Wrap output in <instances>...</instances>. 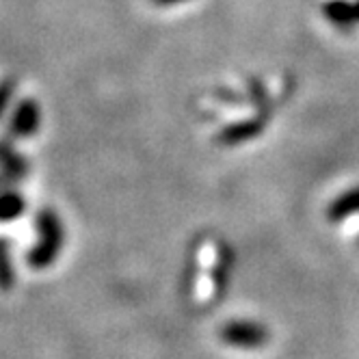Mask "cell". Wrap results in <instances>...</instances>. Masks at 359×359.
<instances>
[{
	"label": "cell",
	"mask_w": 359,
	"mask_h": 359,
	"mask_svg": "<svg viewBox=\"0 0 359 359\" xmlns=\"http://www.w3.org/2000/svg\"><path fill=\"white\" fill-rule=\"evenodd\" d=\"M65 225L53 208H41L35 217V243L27 255V262L35 271L50 269L63 251Z\"/></svg>",
	"instance_id": "obj_1"
},
{
	"label": "cell",
	"mask_w": 359,
	"mask_h": 359,
	"mask_svg": "<svg viewBox=\"0 0 359 359\" xmlns=\"http://www.w3.org/2000/svg\"><path fill=\"white\" fill-rule=\"evenodd\" d=\"M221 340L234 348H260L269 342V331L255 320H229L221 329Z\"/></svg>",
	"instance_id": "obj_2"
},
{
	"label": "cell",
	"mask_w": 359,
	"mask_h": 359,
	"mask_svg": "<svg viewBox=\"0 0 359 359\" xmlns=\"http://www.w3.org/2000/svg\"><path fill=\"white\" fill-rule=\"evenodd\" d=\"M41 126V109L33 97H24L13 107L9 119V133L15 139H31L39 133Z\"/></svg>",
	"instance_id": "obj_3"
},
{
	"label": "cell",
	"mask_w": 359,
	"mask_h": 359,
	"mask_svg": "<svg viewBox=\"0 0 359 359\" xmlns=\"http://www.w3.org/2000/svg\"><path fill=\"white\" fill-rule=\"evenodd\" d=\"M323 15L338 31H351L359 27V15L355 3H351V0H327V3H323Z\"/></svg>",
	"instance_id": "obj_4"
},
{
	"label": "cell",
	"mask_w": 359,
	"mask_h": 359,
	"mask_svg": "<svg viewBox=\"0 0 359 359\" xmlns=\"http://www.w3.org/2000/svg\"><path fill=\"white\" fill-rule=\"evenodd\" d=\"M355 215H359V187H353V189L340 193L327 208V217L331 223H340Z\"/></svg>",
	"instance_id": "obj_5"
},
{
	"label": "cell",
	"mask_w": 359,
	"mask_h": 359,
	"mask_svg": "<svg viewBox=\"0 0 359 359\" xmlns=\"http://www.w3.org/2000/svg\"><path fill=\"white\" fill-rule=\"evenodd\" d=\"M262 130H264L262 121L247 119V121H238V123L227 126L225 130L219 135V141L223 145H241V143H247L255 137H260Z\"/></svg>",
	"instance_id": "obj_6"
},
{
	"label": "cell",
	"mask_w": 359,
	"mask_h": 359,
	"mask_svg": "<svg viewBox=\"0 0 359 359\" xmlns=\"http://www.w3.org/2000/svg\"><path fill=\"white\" fill-rule=\"evenodd\" d=\"M24 210H27V199L22 197V193L13 189L0 191V223H13L18 221Z\"/></svg>",
	"instance_id": "obj_7"
},
{
	"label": "cell",
	"mask_w": 359,
	"mask_h": 359,
	"mask_svg": "<svg viewBox=\"0 0 359 359\" xmlns=\"http://www.w3.org/2000/svg\"><path fill=\"white\" fill-rule=\"evenodd\" d=\"M0 169H3L5 177H20L27 171V165H24V161L9 145L0 143Z\"/></svg>",
	"instance_id": "obj_8"
},
{
	"label": "cell",
	"mask_w": 359,
	"mask_h": 359,
	"mask_svg": "<svg viewBox=\"0 0 359 359\" xmlns=\"http://www.w3.org/2000/svg\"><path fill=\"white\" fill-rule=\"evenodd\" d=\"M11 281H13V271H11V260L7 255V245L0 241V288L3 290L11 288Z\"/></svg>",
	"instance_id": "obj_9"
},
{
	"label": "cell",
	"mask_w": 359,
	"mask_h": 359,
	"mask_svg": "<svg viewBox=\"0 0 359 359\" xmlns=\"http://www.w3.org/2000/svg\"><path fill=\"white\" fill-rule=\"evenodd\" d=\"M15 93V83L13 81H0V117L5 115L7 107L11 104Z\"/></svg>",
	"instance_id": "obj_10"
},
{
	"label": "cell",
	"mask_w": 359,
	"mask_h": 359,
	"mask_svg": "<svg viewBox=\"0 0 359 359\" xmlns=\"http://www.w3.org/2000/svg\"><path fill=\"white\" fill-rule=\"evenodd\" d=\"M154 5L158 7H173V5H180V3H187V0H151Z\"/></svg>",
	"instance_id": "obj_11"
},
{
	"label": "cell",
	"mask_w": 359,
	"mask_h": 359,
	"mask_svg": "<svg viewBox=\"0 0 359 359\" xmlns=\"http://www.w3.org/2000/svg\"><path fill=\"white\" fill-rule=\"evenodd\" d=\"M355 9H357V15H359V0H355Z\"/></svg>",
	"instance_id": "obj_12"
}]
</instances>
